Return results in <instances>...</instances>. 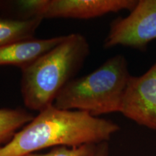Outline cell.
Returning <instances> with one entry per match:
<instances>
[{"label":"cell","instance_id":"ba28073f","mask_svg":"<svg viewBox=\"0 0 156 156\" xmlns=\"http://www.w3.org/2000/svg\"><path fill=\"white\" fill-rule=\"evenodd\" d=\"M43 20H19L0 15V47L35 38Z\"/></svg>","mask_w":156,"mask_h":156},{"label":"cell","instance_id":"52a82bcc","mask_svg":"<svg viewBox=\"0 0 156 156\" xmlns=\"http://www.w3.org/2000/svg\"><path fill=\"white\" fill-rule=\"evenodd\" d=\"M66 36L34 38L0 47V66H14L22 70L62 43Z\"/></svg>","mask_w":156,"mask_h":156},{"label":"cell","instance_id":"5b68a950","mask_svg":"<svg viewBox=\"0 0 156 156\" xmlns=\"http://www.w3.org/2000/svg\"><path fill=\"white\" fill-rule=\"evenodd\" d=\"M121 114L138 125L156 131V62L143 75L130 77Z\"/></svg>","mask_w":156,"mask_h":156},{"label":"cell","instance_id":"6da1fadb","mask_svg":"<svg viewBox=\"0 0 156 156\" xmlns=\"http://www.w3.org/2000/svg\"><path fill=\"white\" fill-rule=\"evenodd\" d=\"M120 126L110 120L80 111L51 106L17 132L0 147V156H23L46 148L98 145L110 140Z\"/></svg>","mask_w":156,"mask_h":156},{"label":"cell","instance_id":"8992f818","mask_svg":"<svg viewBox=\"0 0 156 156\" xmlns=\"http://www.w3.org/2000/svg\"><path fill=\"white\" fill-rule=\"evenodd\" d=\"M137 0H48L44 19L89 20L108 13L132 11Z\"/></svg>","mask_w":156,"mask_h":156},{"label":"cell","instance_id":"7c38bea8","mask_svg":"<svg viewBox=\"0 0 156 156\" xmlns=\"http://www.w3.org/2000/svg\"><path fill=\"white\" fill-rule=\"evenodd\" d=\"M109 146L108 142L98 144L90 156H108Z\"/></svg>","mask_w":156,"mask_h":156},{"label":"cell","instance_id":"8fae6325","mask_svg":"<svg viewBox=\"0 0 156 156\" xmlns=\"http://www.w3.org/2000/svg\"><path fill=\"white\" fill-rule=\"evenodd\" d=\"M96 145H85L79 147L61 146L52 148L46 153H34L23 156H90Z\"/></svg>","mask_w":156,"mask_h":156},{"label":"cell","instance_id":"9c48e42d","mask_svg":"<svg viewBox=\"0 0 156 156\" xmlns=\"http://www.w3.org/2000/svg\"><path fill=\"white\" fill-rule=\"evenodd\" d=\"M48 0L0 1L1 16L19 20L44 19Z\"/></svg>","mask_w":156,"mask_h":156},{"label":"cell","instance_id":"7a4b0ae2","mask_svg":"<svg viewBox=\"0 0 156 156\" xmlns=\"http://www.w3.org/2000/svg\"><path fill=\"white\" fill-rule=\"evenodd\" d=\"M89 54L86 38L71 34L21 70L20 93L25 106L40 112L53 106L58 93L75 79Z\"/></svg>","mask_w":156,"mask_h":156},{"label":"cell","instance_id":"277c9868","mask_svg":"<svg viewBox=\"0 0 156 156\" xmlns=\"http://www.w3.org/2000/svg\"><path fill=\"white\" fill-rule=\"evenodd\" d=\"M155 39L156 0H137L127 16L112 21L103 47L122 46L144 51Z\"/></svg>","mask_w":156,"mask_h":156},{"label":"cell","instance_id":"3957f363","mask_svg":"<svg viewBox=\"0 0 156 156\" xmlns=\"http://www.w3.org/2000/svg\"><path fill=\"white\" fill-rule=\"evenodd\" d=\"M130 77L125 56L116 54L92 73L70 81L58 93L54 106L95 117L121 113Z\"/></svg>","mask_w":156,"mask_h":156},{"label":"cell","instance_id":"30bf717a","mask_svg":"<svg viewBox=\"0 0 156 156\" xmlns=\"http://www.w3.org/2000/svg\"><path fill=\"white\" fill-rule=\"evenodd\" d=\"M34 118V115L22 108H0V147Z\"/></svg>","mask_w":156,"mask_h":156}]
</instances>
